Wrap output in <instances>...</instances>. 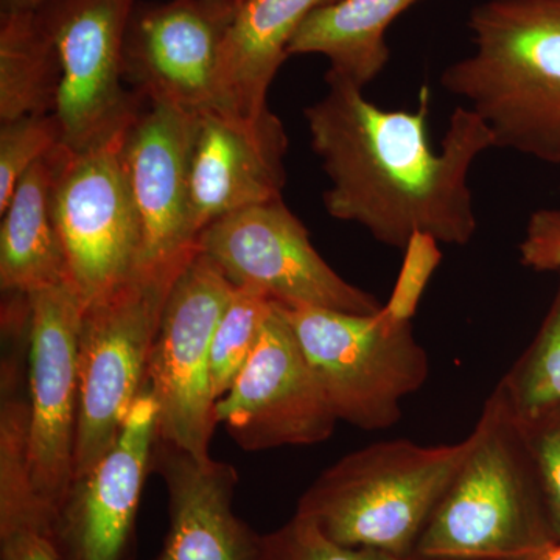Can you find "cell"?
Listing matches in <instances>:
<instances>
[{
  "label": "cell",
  "instance_id": "obj_29",
  "mask_svg": "<svg viewBox=\"0 0 560 560\" xmlns=\"http://www.w3.org/2000/svg\"><path fill=\"white\" fill-rule=\"evenodd\" d=\"M518 260L536 272H560V208L534 210L518 243Z\"/></svg>",
  "mask_w": 560,
  "mask_h": 560
},
{
  "label": "cell",
  "instance_id": "obj_13",
  "mask_svg": "<svg viewBox=\"0 0 560 560\" xmlns=\"http://www.w3.org/2000/svg\"><path fill=\"white\" fill-rule=\"evenodd\" d=\"M158 440L156 404L145 389L109 451L73 478L51 514L60 560H135L140 497Z\"/></svg>",
  "mask_w": 560,
  "mask_h": 560
},
{
  "label": "cell",
  "instance_id": "obj_15",
  "mask_svg": "<svg viewBox=\"0 0 560 560\" xmlns=\"http://www.w3.org/2000/svg\"><path fill=\"white\" fill-rule=\"evenodd\" d=\"M287 150L285 127L270 108L253 117L217 108L197 113L190 153L197 238L230 213L282 198Z\"/></svg>",
  "mask_w": 560,
  "mask_h": 560
},
{
  "label": "cell",
  "instance_id": "obj_21",
  "mask_svg": "<svg viewBox=\"0 0 560 560\" xmlns=\"http://www.w3.org/2000/svg\"><path fill=\"white\" fill-rule=\"evenodd\" d=\"M60 77L43 10L2 11L0 121L54 113Z\"/></svg>",
  "mask_w": 560,
  "mask_h": 560
},
{
  "label": "cell",
  "instance_id": "obj_24",
  "mask_svg": "<svg viewBox=\"0 0 560 560\" xmlns=\"http://www.w3.org/2000/svg\"><path fill=\"white\" fill-rule=\"evenodd\" d=\"M271 311L272 301L267 293L253 287H235L210 349V383L215 400L231 389L248 363Z\"/></svg>",
  "mask_w": 560,
  "mask_h": 560
},
{
  "label": "cell",
  "instance_id": "obj_31",
  "mask_svg": "<svg viewBox=\"0 0 560 560\" xmlns=\"http://www.w3.org/2000/svg\"><path fill=\"white\" fill-rule=\"evenodd\" d=\"M526 560H560V541Z\"/></svg>",
  "mask_w": 560,
  "mask_h": 560
},
{
  "label": "cell",
  "instance_id": "obj_30",
  "mask_svg": "<svg viewBox=\"0 0 560 560\" xmlns=\"http://www.w3.org/2000/svg\"><path fill=\"white\" fill-rule=\"evenodd\" d=\"M57 0H2V11H36Z\"/></svg>",
  "mask_w": 560,
  "mask_h": 560
},
{
  "label": "cell",
  "instance_id": "obj_22",
  "mask_svg": "<svg viewBox=\"0 0 560 560\" xmlns=\"http://www.w3.org/2000/svg\"><path fill=\"white\" fill-rule=\"evenodd\" d=\"M0 560H60L50 515L33 490L27 464V418L0 416Z\"/></svg>",
  "mask_w": 560,
  "mask_h": 560
},
{
  "label": "cell",
  "instance_id": "obj_1",
  "mask_svg": "<svg viewBox=\"0 0 560 560\" xmlns=\"http://www.w3.org/2000/svg\"><path fill=\"white\" fill-rule=\"evenodd\" d=\"M326 83V94L304 117L329 179L327 213L397 250L418 232L445 245L470 243L478 228L470 171L495 149L488 125L458 106L436 151L427 131L429 88L420 91L418 108L408 110L381 108L364 88L329 70Z\"/></svg>",
  "mask_w": 560,
  "mask_h": 560
},
{
  "label": "cell",
  "instance_id": "obj_14",
  "mask_svg": "<svg viewBox=\"0 0 560 560\" xmlns=\"http://www.w3.org/2000/svg\"><path fill=\"white\" fill-rule=\"evenodd\" d=\"M121 143V164L142 237L140 267L197 249L190 208V153L197 114L147 101Z\"/></svg>",
  "mask_w": 560,
  "mask_h": 560
},
{
  "label": "cell",
  "instance_id": "obj_32",
  "mask_svg": "<svg viewBox=\"0 0 560 560\" xmlns=\"http://www.w3.org/2000/svg\"><path fill=\"white\" fill-rule=\"evenodd\" d=\"M400 560H475V559L429 558V556L411 555L410 558H405V559H400Z\"/></svg>",
  "mask_w": 560,
  "mask_h": 560
},
{
  "label": "cell",
  "instance_id": "obj_28",
  "mask_svg": "<svg viewBox=\"0 0 560 560\" xmlns=\"http://www.w3.org/2000/svg\"><path fill=\"white\" fill-rule=\"evenodd\" d=\"M401 253L404 261L399 278L388 302L383 304L381 311L382 318L388 324L411 323L430 279L442 260L440 242L422 232L412 235L407 248Z\"/></svg>",
  "mask_w": 560,
  "mask_h": 560
},
{
  "label": "cell",
  "instance_id": "obj_19",
  "mask_svg": "<svg viewBox=\"0 0 560 560\" xmlns=\"http://www.w3.org/2000/svg\"><path fill=\"white\" fill-rule=\"evenodd\" d=\"M69 150L57 147L22 176L0 224V287L10 296L69 280L55 220V186Z\"/></svg>",
  "mask_w": 560,
  "mask_h": 560
},
{
  "label": "cell",
  "instance_id": "obj_2",
  "mask_svg": "<svg viewBox=\"0 0 560 560\" xmlns=\"http://www.w3.org/2000/svg\"><path fill=\"white\" fill-rule=\"evenodd\" d=\"M474 50L441 73L495 149L560 165V0H485L467 18Z\"/></svg>",
  "mask_w": 560,
  "mask_h": 560
},
{
  "label": "cell",
  "instance_id": "obj_17",
  "mask_svg": "<svg viewBox=\"0 0 560 560\" xmlns=\"http://www.w3.org/2000/svg\"><path fill=\"white\" fill-rule=\"evenodd\" d=\"M151 467L168 499L167 536L154 560H265L264 536L234 511V466L158 440Z\"/></svg>",
  "mask_w": 560,
  "mask_h": 560
},
{
  "label": "cell",
  "instance_id": "obj_16",
  "mask_svg": "<svg viewBox=\"0 0 560 560\" xmlns=\"http://www.w3.org/2000/svg\"><path fill=\"white\" fill-rule=\"evenodd\" d=\"M238 3L173 0L140 14L125 47L138 94L195 114L217 108L221 44Z\"/></svg>",
  "mask_w": 560,
  "mask_h": 560
},
{
  "label": "cell",
  "instance_id": "obj_7",
  "mask_svg": "<svg viewBox=\"0 0 560 560\" xmlns=\"http://www.w3.org/2000/svg\"><path fill=\"white\" fill-rule=\"evenodd\" d=\"M235 285L206 254L195 250L173 282L147 372L158 410L160 441L209 458L215 419L210 349Z\"/></svg>",
  "mask_w": 560,
  "mask_h": 560
},
{
  "label": "cell",
  "instance_id": "obj_25",
  "mask_svg": "<svg viewBox=\"0 0 560 560\" xmlns=\"http://www.w3.org/2000/svg\"><path fill=\"white\" fill-rule=\"evenodd\" d=\"M62 145L60 124L54 113L35 114L0 125V215L18 184L33 165Z\"/></svg>",
  "mask_w": 560,
  "mask_h": 560
},
{
  "label": "cell",
  "instance_id": "obj_9",
  "mask_svg": "<svg viewBox=\"0 0 560 560\" xmlns=\"http://www.w3.org/2000/svg\"><path fill=\"white\" fill-rule=\"evenodd\" d=\"M132 2L57 0L40 9L60 61L54 114L72 153L124 135L145 102L121 83Z\"/></svg>",
  "mask_w": 560,
  "mask_h": 560
},
{
  "label": "cell",
  "instance_id": "obj_10",
  "mask_svg": "<svg viewBox=\"0 0 560 560\" xmlns=\"http://www.w3.org/2000/svg\"><path fill=\"white\" fill-rule=\"evenodd\" d=\"M27 307L28 475L36 497L51 517L73 480L84 302L66 280L33 291Z\"/></svg>",
  "mask_w": 560,
  "mask_h": 560
},
{
  "label": "cell",
  "instance_id": "obj_4",
  "mask_svg": "<svg viewBox=\"0 0 560 560\" xmlns=\"http://www.w3.org/2000/svg\"><path fill=\"white\" fill-rule=\"evenodd\" d=\"M378 441L342 456L302 493L294 514L348 547L410 558L474 445Z\"/></svg>",
  "mask_w": 560,
  "mask_h": 560
},
{
  "label": "cell",
  "instance_id": "obj_5",
  "mask_svg": "<svg viewBox=\"0 0 560 560\" xmlns=\"http://www.w3.org/2000/svg\"><path fill=\"white\" fill-rule=\"evenodd\" d=\"M195 250L176 260L140 267L119 287L84 304L73 478L94 467L109 451L145 393L151 349L165 302Z\"/></svg>",
  "mask_w": 560,
  "mask_h": 560
},
{
  "label": "cell",
  "instance_id": "obj_12",
  "mask_svg": "<svg viewBox=\"0 0 560 560\" xmlns=\"http://www.w3.org/2000/svg\"><path fill=\"white\" fill-rule=\"evenodd\" d=\"M215 419L245 452L319 444L340 422L275 304L248 363L217 400Z\"/></svg>",
  "mask_w": 560,
  "mask_h": 560
},
{
  "label": "cell",
  "instance_id": "obj_27",
  "mask_svg": "<svg viewBox=\"0 0 560 560\" xmlns=\"http://www.w3.org/2000/svg\"><path fill=\"white\" fill-rule=\"evenodd\" d=\"M265 560H400L372 548L330 539L311 521L294 514L290 522L264 536Z\"/></svg>",
  "mask_w": 560,
  "mask_h": 560
},
{
  "label": "cell",
  "instance_id": "obj_6",
  "mask_svg": "<svg viewBox=\"0 0 560 560\" xmlns=\"http://www.w3.org/2000/svg\"><path fill=\"white\" fill-rule=\"evenodd\" d=\"M338 420L368 431L388 430L401 418V401L430 375L425 349L411 323L388 324L381 312L352 315L275 302Z\"/></svg>",
  "mask_w": 560,
  "mask_h": 560
},
{
  "label": "cell",
  "instance_id": "obj_23",
  "mask_svg": "<svg viewBox=\"0 0 560 560\" xmlns=\"http://www.w3.org/2000/svg\"><path fill=\"white\" fill-rule=\"evenodd\" d=\"M495 388L515 415L560 401V272L558 290L536 337Z\"/></svg>",
  "mask_w": 560,
  "mask_h": 560
},
{
  "label": "cell",
  "instance_id": "obj_11",
  "mask_svg": "<svg viewBox=\"0 0 560 560\" xmlns=\"http://www.w3.org/2000/svg\"><path fill=\"white\" fill-rule=\"evenodd\" d=\"M125 132L80 153L69 150L55 186L69 280L84 304L130 279L142 259L139 220L121 164Z\"/></svg>",
  "mask_w": 560,
  "mask_h": 560
},
{
  "label": "cell",
  "instance_id": "obj_8",
  "mask_svg": "<svg viewBox=\"0 0 560 560\" xmlns=\"http://www.w3.org/2000/svg\"><path fill=\"white\" fill-rule=\"evenodd\" d=\"M197 249L235 287H253L275 302L352 315H375L383 307L324 260L282 198L217 220L198 235Z\"/></svg>",
  "mask_w": 560,
  "mask_h": 560
},
{
  "label": "cell",
  "instance_id": "obj_26",
  "mask_svg": "<svg viewBox=\"0 0 560 560\" xmlns=\"http://www.w3.org/2000/svg\"><path fill=\"white\" fill-rule=\"evenodd\" d=\"M512 411V410H511ZM523 441L536 469L548 523L560 541V401L539 410L515 415Z\"/></svg>",
  "mask_w": 560,
  "mask_h": 560
},
{
  "label": "cell",
  "instance_id": "obj_18",
  "mask_svg": "<svg viewBox=\"0 0 560 560\" xmlns=\"http://www.w3.org/2000/svg\"><path fill=\"white\" fill-rule=\"evenodd\" d=\"M338 0H241L221 44L217 109L259 116L304 21Z\"/></svg>",
  "mask_w": 560,
  "mask_h": 560
},
{
  "label": "cell",
  "instance_id": "obj_20",
  "mask_svg": "<svg viewBox=\"0 0 560 560\" xmlns=\"http://www.w3.org/2000/svg\"><path fill=\"white\" fill-rule=\"evenodd\" d=\"M419 0H338L313 11L291 39L289 57L320 55L329 72L366 88L389 61L386 33Z\"/></svg>",
  "mask_w": 560,
  "mask_h": 560
},
{
  "label": "cell",
  "instance_id": "obj_3",
  "mask_svg": "<svg viewBox=\"0 0 560 560\" xmlns=\"http://www.w3.org/2000/svg\"><path fill=\"white\" fill-rule=\"evenodd\" d=\"M474 445L415 555L429 558L525 560L556 544L536 469L510 405L493 389Z\"/></svg>",
  "mask_w": 560,
  "mask_h": 560
}]
</instances>
